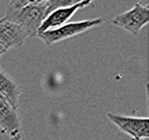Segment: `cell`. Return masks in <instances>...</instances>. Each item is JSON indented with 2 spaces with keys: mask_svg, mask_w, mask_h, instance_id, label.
<instances>
[{
  "mask_svg": "<svg viewBox=\"0 0 149 140\" xmlns=\"http://www.w3.org/2000/svg\"><path fill=\"white\" fill-rule=\"evenodd\" d=\"M4 17L24 28L28 34V37H34L38 34L41 24L47 17L46 0H32L18 13Z\"/></svg>",
  "mask_w": 149,
  "mask_h": 140,
  "instance_id": "cell-1",
  "label": "cell"
},
{
  "mask_svg": "<svg viewBox=\"0 0 149 140\" xmlns=\"http://www.w3.org/2000/svg\"><path fill=\"white\" fill-rule=\"evenodd\" d=\"M103 23H105V20L102 17H97V18H92V20H85V21L79 22H71V23H67V24L62 25L59 28L46 30L44 32L37 34V36L46 45H52L54 43L62 41V40L69 39V38L78 36V34H83V32L89 30L91 28L100 26Z\"/></svg>",
  "mask_w": 149,
  "mask_h": 140,
  "instance_id": "cell-2",
  "label": "cell"
},
{
  "mask_svg": "<svg viewBox=\"0 0 149 140\" xmlns=\"http://www.w3.org/2000/svg\"><path fill=\"white\" fill-rule=\"evenodd\" d=\"M149 22V7L136 4L132 9L114 17L113 24L123 28L130 34H137Z\"/></svg>",
  "mask_w": 149,
  "mask_h": 140,
  "instance_id": "cell-3",
  "label": "cell"
},
{
  "mask_svg": "<svg viewBox=\"0 0 149 140\" xmlns=\"http://www.w3.org/2000/svg\"><path fill=\"white\" fill-rule=\"evenodd\" d=\"M109 120L120 128L122 132L129 134L134 139H141L149 137V120L148 117H134L123 116L107 113Z\"/></svg>",
  "mask_w": 149,
  "mask_h": 140,
  "instance_id": "cell-4",
  "label": "cell"
},
{
  "mask_svg": "<svg viewBox=\"0 0 149 140\" xmlns=\"http://www.w3.org/2000/svg\"><path fill=\"white\" fill-rule=\"evenodd\" d=\"M28 38L26 30L18 24L4 16L0 18V45L6 51L23 46Z\"/></svg>",
  "mask_w": 149,
  "mask_h": 140,
  "instance_id": "cell-5",
  "label": "cell"
},
{
  "mask_svg": "<svg viewBox=\"0 0 149 140\" xmlns=\"http://www.w3.org/2000/svg\"><path fill=\"white\" fill-rule=\"evenodd\" d=\"M91 4L90 0H83V1H78L77 4H73L71 7H65V8H60L57 10L53 11L51 14H48L47 17L45 18L43 23L41 24L38 34L41 32H44L46 30H52V29H56L59 28L60 26L65 25L68 23V21L77 12L79 9L87 7Z\"/></svg>",
  "mask_w": 149,
  "mask_h": 140,
  "instance_id": "cell-6",
  "label": "cell"
},
{
  "mask_svg": "<svg viewBox=\"0 0 149 140\" xmlns=\"http://www.w3.org/2000/svg\"><path fill=\"white\" fill-rule=\"evenodd\" d=\"M0 127L2 132L13 137L16 134H20L22 123L17 110L13 109L6 101H0Z\"/></svg>",
  "mask_w": 149,
  "mask_h": 140,
  "instance_id": "cell-7",
  "label": "cell"
},
{
  "mask_svg": "<svg viewBox=\"0 0 149 140\" xmlns=\"http://www.w3.org/2000/svg\"><path fill=\"white\" fill-rule=\"evenodd\" d=\"M20 89L12 78L0 70V97L3 101L17 110L19 106Z\"/></svg>",
  "mask_w": 149,
  "mask_h": 140,
  "instance_id": "cell-8",
  "label": "cell"
},
{
  "mask_svg": "<svg viewBox=\"0 0 149 140\" xmlns=\"http://www.w3.org/2000/svg\"><path fill=\"white\" fill-rule=\"evenodd\" d=\"M77 2L78 1H73V0H46V15L51 14L53 11L57 9L71 7Z\"/></svg>",
  "mask_w": 149,
  "mask_h": 140,
  "instance_id": "cell-9",
  "label": "cell"
},
{
  "mask_svg": "<svg viewBox=\"0 0 149 140\" xmlns=\"http://www.w3.org/2000/svg\"><path fill=\"white\" fill-rule=\"evenodd\" d=\"M32 0H13L9 2L7 9H6V14L4 16H10L15 13H18L20 10H23L25 7H27Z\"/></svg>",
  "mask_w": 149,
  "mask_h": 140,
  "instance_id": "cell-10",
  "label": "cell"
},
{
  "mask_svg": "<svg viewBox=\"0 0 149 140\" xmlns=\"http://www.w3.org/2000/svg\"><path fill=\"white\" fill-rule=\"evenodd\" d=\"M11 140H22L20 134H16V135H14L13 137H11Z\"/></svg>",
  "mask_w": 149,
  "mask_h": 140,
  "instance_id": "cell-11",
  "label": "cell"
},
{
  "mask_svg": "<svg viewBox=\"0 0 149 140\" xmlns=\"http://www.w3.org/2000/svg\"><path fill=\"white\" fill-rule=\"evenodd\" d=\"M6 52H7V51H6V50H4V49L0 45V54H3V53H6Z\"/></svg>",
  "mask_w": 149,
  "mask_h": 140,
  "instance_id": "cell-12",
  "label": "cell"
},
{
  "mask_svg": "<svg viewBox=\"0 0 149 140\" xmlns=\"http://www.w3.org/2000/svg\"><path fill=\"white\" fill-rule=\"evenodd\" d=\"M132 140H141V139H134V138H132Z\"/></svg>",
  "mask_w": 149,
  "mask_h": 140,
  "instance_id": "cell-13",
  "label": "cell"
},
{
  "mask_svg": "<svg viewBox=\"0 0 149 140\" xmlns=\"http://www.w3.org/2000/svg\"><path fill=\"white\" fill-rule=\"evenodd\" d=\"M1 100H2V98H1V97H0V101H1Z\"/></svg>",
  "mask_w": 149,
  "mask_h": 140,
  "instance_id": "cell-14",
  "label": "cell"
},
{
  "mask_svg": "<svg viewBox=\"0 0 149 140\" xmlns=\"http://www.w3.org/2000/svg\"><path fill=\"white\" fill-rule=\"evenodd\" d=\"M1 55H2V54H0V57H1Z\"/></svg>",
  "mask_w": 149,
  "mask_h": 140,
  "instance_id": "cell-15",
  "label": "cell"
}]
</instances>
